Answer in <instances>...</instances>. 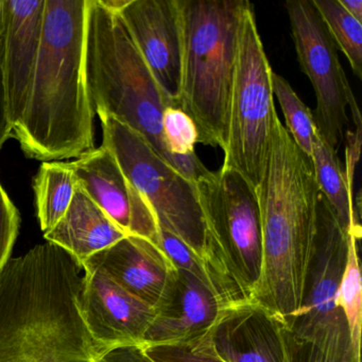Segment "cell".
<instances>
[{
  "mask_svg": "<svg viewBox=\"0 0 362 362\" xmlns=\"http://www.w3.org/2000/svg\"><path fill=\"white\" fill-rule=\"evenodd\" d=\"M349 235L320 192L317 234L302 308L287 323L292 332L309 329L338 313L336 294L346 267Z\"/></svg>",
  "mask_w": 362,
  "mask_h": 362,
  "instance_id": "4fadbf2b",
  "label": "cell"
},
{
  "mask_svg": "<svg viewBox=\"0 0 362 362\" xmlns=\"http://www.w3.org/2000/svg\"><path fill=\"white\" fill-rule=\"evenodd\" d=\"M90 0H45L41 48L28 103L12 131L29 158H78L95 149L86 81Z\"/></svg>",
  "mask_w": 362,
  "mask_h": 362,
  "instance_id": "3957f363",
  "label": "cell"
},
{
  "mask_svg": "<svg viewBox=\"0 0 362 362\" xmlns=\"http://www.w3.org/2000/svg\"><path fill=\"white\" fill-rule=\"evenodd\" d=\"M77 186V180L69 163H42L33 181V189L37 218L44 234L62 219Z\"/></svg>",
  "mask_w": 362,
  "mask_h": 362,
  "instance_id": "44dd1931",
  "label": "cell"
},
{
  "mask_svg": "<svg viewBox=\"0 0 362 362\" xmlns=\"http://www.w3.org/2000/svg\"><path fill=\"white\" fill-rule=\"evenodd\" d=\"M12 136V126L8 117L7 101H6L5 83L3 73V43L0 37V150L4 144Z\"/></svg>",
  "mask_w": 362,
  "mask_h": 362,
  "instance_id": "f546056e",
  "label": "cell"
},
{
  "mask_svg": "<svg viewBox=\"0 0 362 362\" xmlns=\"http://www.w3.org/2000/svg\"><path fill=\"white\" fill-rule=\"evenodd\" d=\"M224 306L213 288L192 273L175 269L154 307V317L141 344L181 342L204 334Z\"/></svg>",
  "mask_w": 362,
  "mask_h": 362,
  "instance_id": "2e32d148",
  "label": "cell"
},
{
  "mask_svg": "<svg viewBox=\"0 0 362 362\" xmlns=\"http://www.w3.org/2000/svg\"><path fill=\"white\" fill-rule=\"evenodd\" d=\"M204 220L203 262L224 306L249 302L262 269V223L256 190L233 169L207 170L196 182Z\"/></svg>",
  "mask_w": 362,
  "mask_h": 362,
  "instance_id": "8992f818",
  "label": "cell"
},
{
  "mask_svg": "<svg viewBox=\"0 0 362 362\" xmlns=\"http://www.w3.org/2000/svg\"><path fill=\"white\" fill-rule=\"evenodd\" d=\"M77 184L127 235L154 243L158 232L149 205L105 146L69 163Z\"/></svg>",
  "mask_w": 362,
  "mask_h": 362,
  "instance_id": "7c38bea8",
  "label": "cell"
},
{
  "mask_svg": "<svg viewBox=\"0 0 362 362\" xmlns=\"http://www.w3.org/2000/svg\"><path fill=\"white\" fill-rule=\"evenodd\" d=\"M347 13L362 23V0H339Z\"/></svg>",
  "mask_w": 362,
  "mask_h": 362,
  "instance_id": "4dcf8cb0",
  "label": "cell"
},
{
  "mask_svg": "<svg viewBox=\"0 0 362 362\" xmlns=\"http://www.w3.org/2000/svg\"><path fill=\"white\" fill-rule=\"evenodd\" d=\"M4 22H5V0H0V37L3 35Z\"/></svg>",
  "mask_w": 362,
  "mask_h": 362,
  "instance_id": "d6a6232c",
  "label": "cell"
},
{
  "mask_svg": "<svg viewBox=\"0 0 362 362\" xmlns=\"http://www.w3.org/2000/svg\"><path fill=\"white\" fill-rule=\"evenodd\" d=\"M99 1L110 11L119 14L129 5L131 0H99Z\"/></svg>",
  "mask_w": 362,
  "mask_h": 362,
  "instance_id": "1f68e13d",
  "label": "cell"
},
{
  "mask_svg": "<svg viewBox=\"0 0 362 362\" xmlns=\"http://www.w3.org/2000/svg\"><path fill=\"white\" fill-rule=\"evenodd\" d=\"M20 230V214L0 184V272L11 258Z\"/></svg>",
  "mask_w": 362,
  "mask_h": 362,
  "instance_id": "4316f807",
  "label": "cell"
},
{
  "mask_svg": "<svg viewBox=\"0 0 362 362\" xmlns=\"http://www.w3.org/2000/svg\"><path fill=\"white\" fill-rule=\"evenodd\" d=\"M126 236L79 185L62 219L44 234L48 243L62 247L81 264Z\"/></svg>",
  "mask_w": 362,
  "mask_h": 362,
  "instance_id": "ac0fdd59",
  "label": "cell"
},
{
  "mask_svg": "<svg viewBox=\"0 0 362 362\" xmlns=\"http://www.w3.org/2000/svg\"><path fill=\"white\" fill-rule=\"evenodd\" d=\"M272 88L285 117L286 130L298 147L311 158L313 141L317 133L313 112L300 100L289 82L274 71Z\"/></svg>",
  "mask_w": 362,
  "mask_h": 362,
  "instance_id": "cb8c5ba5",
  "label": "cell"
},
{
  "mask_svg": "<svg viewBox=\"0 0 362 362\" xmlns=\"http://www.w3.org/2000/svg\"><path fill=\"white\" fill-rule=\"evenodd\" d=\"M82 266L103 269L120 287L153 308L175 270L158 245L137 236L124 237Z\"/></svg>",
  "mask_w": 362,
  "mask_h": 362,
  "instance_id": "e0dca14e",
  "label": "cell"
},
{
  "mask_svg": "<svg viewBox=\"0 0 362 362\" xmlns=\"http://www.w3.org/2000/svg\"><path fill=\"white\" fill-rule=\"evenodd\" d=\"M290 362H357L342 311L309 329L290 330Z\"/></svg>",
  "mask_w": 362,
  "mask_h": 362,
  "instance_id": "ffe728a7",
  "label": "cell"
},
{
  "mask_svg": "<svg viewBox=\"0 0 362 362\" xmlns=\"http://www.w3.org/2000/svg\"><path fill=\"white\" fill-rule=\"evenodd\" d=\"M361 233L351 230L346 267L336 294V307L342 311L356 361L361 362L362 285L358 243Z\"/></svg>",
  "mask_w": 362,
  "mask_h": 362,
  "instance_id": "7402d4cb",
  "label": "cell"
},
{
  "mask_svg": "<svg viewBox=\"0 0 362 362\" xmlns=\"http://www.w3.org/2000/svg\"><path fill=\"white\" fill-rule=\"evenodd\" d=\"M272 73L252 5L245 10L239 26L228 137L221 167L240 173L255 189L264 173L277 116Z\"/></svg>",
  "mask_w": 362,
  "mask_h": 362,
  "instance_id": "52a82bcc",
  "label": "cell"
},
{
  "mask_svg": "<svg viewBox=\"0 0 362 362\" xmlns=\"http://www.w3.org/2000/svg\"><path fill=\"white\" fill-rule=\"evenodd\" d=\"M119 16L154 79L177 103L181 69L177 0H131Z\"/></svg>",
  "mask_w": 362,
  "mask_h": 362,
  "instance_id": "9a60e30c",
  "label": "cell"
},
{
  "mask_svg": "<svg viewBox=\"0 0 362 362\" xmlns=\"http://www.w3.org/2000/svg\"><path fill=\"white\" fill-rule=\"evenodd\" d=\"M83 267L52 243L0 272V362H96L80 310Z\"/></svg>",
  "mask_w": 362,
  "mask_h": 362,
  "instance_id": "6da1fadb",
  "label": "cell"
},
{
  "mask_svg": "<svg viewBox=\"0 0 362 362\" xmlns=\"http://www.w3.org/2000/svg\"><path fill=\"white\" fill-rule=\"evenodd\" d=\"M328 33L343 52L356 77L362 78V23L347 13L339 0H313Z\"/></svg>",
  "mask_w": 362,
  "mask_h": 362,
  "instance_id": "603a6c76",
  "label": "cell"
},
{
  "mask_svg": "<svg viewBox=\"0 0 362 362\" xmlns=\"http://www.w3.org/2000/svg\"><path fill=\"white\" fill-rule=\"evenodd\" d=\"M247 0H177L181 69L177 103L199 144L224 152L241 18Z\"/></svg>",
  "mask_w": 362,
  "mask_h": 362,
  "instance_id": "277c9868",
  "label": "cell"
},
{
  "mask_svg": "<svg viewBox=\"0 0 362 362\" xmlns=\"http://www.w3.org/2000/svg\"><path fill=\"white\" fill-rule=\"evenodd\" d=\"M96 362H153L141 349V345H124L101 351Z\"/></svg>",
  "mask_w": 362,
  "mask_h": 362,
  "instance_id": "83f0119b",
  "label": "cell"
},
{
  "mask_svg": "<svg viewBox=\"0 0 362 362\" xmlns=\"http://www.w3.org/2000/svg\"><path fill=\"white\" fill-rule=\"evenodd\" d=\"M154 245H158L162 250L163 253L166 255L169 262L173 264L175 269L192 273L194 276L211 286L204 267H203L202 260L179 237L165 228L158 226Z\"/></svg>",
  "mask_w": 362,
  "mask_h": 362,
  "instance_id": "484cf974",
  "label": "cell"
},
{
  "mask_svg": "<svg viewBox=\"0 0 362 362\" xmlns=\"http://www.w3.org/2000/svg\"><path fill=\"white\" fill-rule=\"evenodd\" d=\"M255 190L262 258L250 300L289 323L304 300L317 234L320 189L311 158L294 143L279 116Z\"/></svg>",
  "mask_w": 362,
  "mask_h": 362,
  "instance_id": "7a4b0ae2",
  "label": "cell"
},
{
  "mask_svg": "<svg viewBox=\"0 0 362 362\" xmlns=\"http://www.w3.org/2000/svg\"><path fill=\"white\" fill-rule=\"evenodd\" d=\"M204 334L181 342L139 345L153 362H224L211 351Z\"/></svg>",
  "mask_w": 362,
  "mask_h": 362,
  "instance_id": "d4e9b609",
  "label": "cell"
},
{
  "mask_svg": "<svg viewBox=\"0 0 362 362\" xmlns=\"http://www.w3.org/2000/svg\"><path fill=\"white\" fill-rule=\"evenodd\" d=\"M311 162L317 187L332 207L340 226L347 232L361 233L353 198V184L349 183L334 151L317 133L313 141Z\"/></svg>",
  "mask_w": 362,
  "mask_h": 362,
  "instance_id": "d6986e66",
  "label": "cell"
},
{
  "mask_svg": "<svg viewBox=\"0 0 362 362\" xmlns=\"http://www.w3.org/2000/svg\"><path fill=\"white\" fill-rule=\"evenodd\" d=\"M83 267L80 310L99 354L124 345H139L154 308L116 284L103 269Z\"/></svg>",
  "mask_w": 362,
  "mask_h": 362,
  "instance_id": "30bf717a",
  "label": "cell"
},
{
  "mask_svg": "<svg viewBox=\"0 0 362 362\" xmlns=\"http://www.w3.org/2000/svg\"><path fill=\"white\" fill-rule=\"evenodd\" d=\"M362 127H356L355 131L347 130L345 133V175L349 183L354 185L356 167L361 151Z\"/></svg>",
  "mask_w": 362,
  "mask_h": 362,
  "instance_id": "f1b7e54d",
  "label": "cell"
},
{
  "mask_svg": "<svg viewBox=\"0 0 362 362\" xmlns=\"http://www.w3.org/2000/svg\"><path fill=\"white\" fill-rule=\"evenodd\" d=\"M285 7L300 69L315 92L317 107L313 116L317 133L338 152L349 130L347 110L357 103L336 44L313 0H290Z\"/></svg>",
  "mask_w": 362,
  "mask_h": 362,
  "instance_id": "9c48e42d",
  "label": "cell"
},
{
  "mask_svg": "<svg viewBox=\"0 0 362 362\" xmlns=\"http://www.w3.org/2000/svg\"><path fill=\"white\" fill-rule=\"evenodd\" d=\"M45 0H5L3 73L12 131L21 124L35 79L41 48Z\"/></svg>",
  "mask_w": 362,
  "mask_h": 362,
  "instance_id": "5bb4252c",
  "label": "cell"
},
{
  "mask_svg": "<svg viewBox=\"0 0 362 362\" xmlns=\"http://www.w3.org/2000/svg\"><path fill=\"white\" fill-rule=\"evenodd\" d=\"M100 120L103 145L149 205L156 226L179 237L201 258L204 220L196 184L163 160L139 133L114 118Z\"/></svg>",
  "mask_w": 362,
  "mask_h": 362,
  "instance_id": "ba28073f",
  "label": "cell"
},
{
  "mask_svg": "<svg viewBox=\"0 0 362 362\" xmlns=\"http://www.w3.org/2000/svg\"><path fill=\"white\" fill-rule=\"evenodd\" d=\"M204 336L224 362H290L285 320L251 300L223 309Z\"/></svg>",
  "mask_w": 362,
  "mask_h": 362,
  "instance_id": "8fae6325",
  "label": "cell"
},
{
  "mask_svg": "<svg viewBox=\"0 0 362 362\" xmlns=\"http://www.w3.org/2000/svg\"><path fill=\"white\" fill-rule=\"evenodd\" d=\"M86 67L90 101L99 118H114L139 133L192 181L184 165L169 153L163 136L165 110L179 105L154 79L119 14L99 0L88 3Z\"/></svg>",
  "mask_w": 362,
  "mask_h": 362,
  "instance_id": "5b68a950",
  "label": "cell"
}]
</instances>
